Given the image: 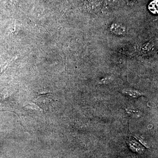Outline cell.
Instances as JSON below:
<instances>
[{
    "instance_id": "1",
    "label": "cell",
    "mask_w": 158,
    "mask_h": 158,
    "mask_svg": "<svg viewBox=\"0 0 158 158\" xmlns=\"http://www.w3.org/2000/svg\"><path fill=\"white\" fill-rule=\"evenodd\" d=\"M110 29L113 34L118 36L124 35L126 33L125 26L120 23H113L111 25Z\"/></svg>"
},
{
    "instance_id": "2",
    "label": "cell",
    "mask_w": 158,
    "mask_h": 158,
    "mask_svg": "<svg viewBox=\"0 0 158 158\" xmlns=\"http://www.w3.org/2000/svg\"><path fill=\"white\" fill-rule=\"evenodd\" d=\"M123 92L124 94H127V95L131 96L133 98H137V97L142 96V94H143L142 92L131 89H124L123 91Z\"/></svg>"
},
{
    "instance_id": "3",
    "label": "cell",
    "mask_w": 158,
    "mask_h": 158,
    "mask_svg": "<svg viewBox=\"0 0 158 158\" xmlns=\"http://www.w3.org/2000/svg\"><path fill=\"white\" fill-rule=\"evenodd\" d=\"M149 9L151 12L154 14H157L158 12V0H154L150 2L149 5Z\"/></svg>"
},
{
    "instance_id": "4",
    "label": "cell",
    "mask_w": 158,
    "mask_h": 158,
    "mask_svg": "<svg viewBox=\"0 0 158 158\" xmlns=\"http://www.w3.org/2000/svg\"><path fill=\"white\" fill-rule=\"evenodd\" d=\"M111 80V78H109V77H107V78H104L101 80V83H108Z\"/></svg>"
},
{
    "instance_id": "5",
    "label": "cell",
    "mask_w": 158,
    "mask_h": 158,
    "mask_svg": "<svg viewBox=\"0 0 158 158\" xmlns=\"http://www.w3.org/2000/svg\"><path fill=\"white\" fill-rule=\"evenodd\" d=\"M127 1H128V2L129 3L132 4L135 2L136 0H127Z\"/></svg>"
}]
</instances>
